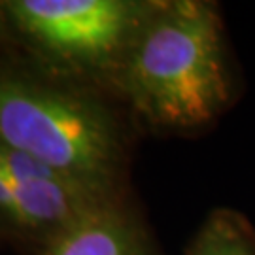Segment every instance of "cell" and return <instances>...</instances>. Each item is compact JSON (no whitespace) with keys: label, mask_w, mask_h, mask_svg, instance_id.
<instances>
[{"label":"cell","mask_w":255,"mask_h":255,"mask_svg":"<svg viewBox=\"0 0 255 255\" xmlns=\"http://www.w3.org/2000/svg\"><path fill=\"white\" fill-rule=\"evenodd\" d=\"M191 255H255L254 242L237 218L218 214L204 225Z\"/></svg>","instance_id":"cell-6"},{"label":"cell","mask_w":255,"mask_h":255,"mask_svg":"<svg viewBox=\"0 0 255 255\" xmlns=\"http://www.w3.org/2000/svg\"><path fill=\"white\" fill-rule=\"evenodd\" d=\"M42 255H149L146 238L116 202H108L51 240Z\"/></svg>","instance_id":"cell-5"},{"label":"cell","mask_w":255,"mask_h":255,"mask_svg":"<svg viewBox=\"0 0 255 255\" xmlns=\"http://www.w3.org/2000/svg\"><path fill=\"white\" fill-rule=\"evenodd\" d=\"M0 144L112 195L116 128L104 110L72 89L0 68Z\"/></svg>","instance_id":"cell-2"},{"label":"cell","mask_w":255,"mask_h":255,"mask_svg":"<svg viewBox=\"0 0 255 255\" xmlns=\"http://www.w3.org/2000/svg\"><path fill=\"white\" fill-rule=\"evenodd\" d=\"M119 76L128 99L153 123H206L227 101L214 9L191 0L149 8L119 63Z\"/></svg>","instance_id":"cell-1"},{"label":"cell","mask_w":255,"mask_h":255,"mask_svg":"<svg viewBox=\"0 0 255 255\" xmlns=\"http://www.w3.org/2000/svg\"><path fill=\"white\" fill-rule=\"evenodd\" d=\"M149 6L123 0H9L6 23L36 51L76 68L121 63Z\"/></svg>","instance_id":"cell-3"},{"label":"cell","mask_w":255,"mask_h":255,"mask_svg":"<svg viewBox=\"0 0 255 255\" xmlns=\"http://www.w3.org/2000/svg\"><path fill=\"white\" fill-rule=\"evenodd\" d=\"M108 202L110 193L0 144V219L44 248Z\"/></svg>","instance_id":"cell-4"}]
</instances>
